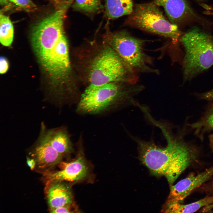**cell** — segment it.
Here are the masks:
<instances>
[{"label":"cell","instance_id":"obj_1","mask_svg":"<svg viewBox=\"0 0 213 213\" xmlns=\"http://www.w3.org/2000/svg\"><path fill=\"white\" fill-rule=\"evenodd\" d=\"M152 122L161 130L167 145L161 147L152 142L134 138L138 144L139 159L152 174L164 176L171 186L194 161L196 155L186 145L173 136L168 126L154 119Z\"/></svg>","mask_w":213,"mask_h":213},{"label":"cell","instance_id":"obj_2","mask_svg":"<svg viewBox=\"0 0 213 213\" xmlns=\"http://www.w3.org/2000/svg\"><path fill=\"white\" fill-rule=\"evenodd\" d=\"M31 41L38 61L50 78L57 82L65 79L70 64L63 27L51 21L41 22L33 28Z\"/></svg>","mask_w":213,"mask_h":213},{"label":"cell","instance_id":"obj_3","mask_svg":"<svg viewBox=\"0 0 213 213\" xmlns=\"http://www.w3.org/2000/svg\"><path fill=\"white\" fill-rule=\"evenodd\" d=\"M143 88L132 83H128L125 85L114 82L102 85L91 91H84L78 105V111L96 114L118 104L135 103L133 97Z\"/></svg>","mask_w":213,"mask_h":213},{"label":"cell","instance_id":"obj_4","mask_svg":"<svg viewBox=\"0 0 213 213\" xmlns=\"http://www.w3.org/2000/svg\"><path fill=\"white\" fill-rule=\"evenodd\" d=\"M185 54L183 62L185 80L191 79L213 65V37L197 27L180 39Z\"/></svg>","mask_w":213,"mask_h":213},{"label":"cell","instance_id":"obj_5","mask_svg":"<svg viewBox=\"0 0 213 213\" xmlns=\"http://www.w3.org/2000/svg\"><path fill=\"white\" fill-rule=\"evenodd\" d=\"M136 73L112 48H106L93 60L89 75L90 84L85 91L116 81L136 83L137 80Z\"/></svg>","mask_w":213,"mask_h":213},{"label":"cell","instance_id":"obj_6","mask_svg":"<svg viewBox=\"0 0 213 213\" xmlns=\"http://www.w3.org/2000/svg\"><path fill=\"white\" fill-rule=\"evenodd\" d=\"M158 7L154 2L136 4L130 14L128 24L176 42L181 37V31L176 24L165 18Z\"/></svg>","mask_w":213,"mask_h":213},{"label":"cell","instance_id":"obj_7","mask_svg":"<svg viewBox=\"0 0 213 213\" xmlns=\"http://www.w3.org/2000/svg\"><path fill=\"white\" fill-rule=\"evenodd\" d=\"M108 39L112 48L135 72L159 73L158 70L150 66L151 59L144 50L145 40L135 38L125 31L112 34Z\"/></svg>","mask_w":213,"mask_h":213},{"label":"cell","instance_id":"obj_8","mask_svg":"<svg viewBox=\"0 0 213 213\" xmlns=\"http://www.w3.org/2000/svg\"><path fill=\"white\" fill-rule=\"evenodd\" d=\"M213 176V166L197 174H191L171 185L166 202L182 203L194 190L201 186Z\"/></svg>","mask_w":213,"mask_h":213},{"label":"cell","instance_id":"obj_9","mask_svg":"<svg viewBox=\"0 0 213 213\" xmlns=\"http://www.w3.org/2000/svg\"><path fill=\"white\" fill-rule=\"evenodd\" d=\"M60 163L61 170L49 172L44 175L43 179L46 181L47 185L56 182L78 180L82 179L87 175L88 168L85 159L81 153L73 161Z\"/></svg>","mask_w":213,"mask_h":213},{"label":"cell","instance_id":"obj_10","mask_svg":"<svg viewBox=\"0 0 213 213\" xmlns=\"http://www.w3.org/2000/svg\"><path fill=\"white\" fill-rule=\"evenodd\" d=\"M40 130V135L59 153L63 155L72 151V144L69 134L64 128L47 129L42 122Z\"/></svg>","mask_w":213,"mask_h":213},{"label":"cell","instance_id":"obj_11","mask_svg":"<svg viewBox=\"0 0 213 213\" xmlns=\"http://www.w3.org/2000/svg\"><path fill=\"white\" fill-rule=\"evenodd\" d=\"M36 164L40 168H51L61 162L62 155L54 149L39 135L33 151Z\"/></svg>","mask_w":213,"mask_h":213},{"label":"cell","instance_id":"obj_12","mask_svg":"<svg viewBox=\"0 0 213 213\" xmlns=\"http://www.w3.org/2000/svg\"><path fill=\"white\" fill-rule=\"evenodd\" d=\"M164 8L169 21L176 24L194 14L186 0H155Z\"/></svg>","mask_w":213,"mask_h":213},{"label":"cell","instance_id":"obj_13","mask_svg":"<svg viewBox=\"0 0 213 213\" xmlns=\"http://www.w3.org/2000/svg\"><path fill=\"white\" fill-rule=\"evenodd\" d=\"M47 186L46 196L50 209L71 204L72 196L68 185L56 182Z\"/></svg>","mask_w":213,"mask_h":213},{"label":"cell","instance_id":"obj_14","mask_svg":"<svg viewBox=\"0 0 213 213\" xmlns=\"http://www.w3.org/2000/svg\"><path fill=\"white\" fill-rule=\"evenodd\" d=\"M213 204V196L208 195L194 202L183 204L177 202H166L162 211L164 213H193Z\"/></svg>","mask_w":213,"mask_h":213},{"label":"cell","instance_id":"obj_15","mask_svg":"<svg viewBox=\"0 0 213 213\" xmlns=\"http://www.w3.org/2000/svg\"><path fill=\"white\" fill-rule=\"evenodd\" d=\"M105 8L107 17L114 19L130 15L133 7L132 0H105Z\"/></svg>","mask_w":213,"mask_h":213},{"label":"cell","instance_id":"obj_16","mask_svg":"<svg viewBox=\"0 0 213 213\" xmlns=\"http://www.w3.org/2000/svg\"><path fill=\"white\" fill-rule=\"evenodd\" d=\"M14 29L9 17L2 14L0 15V41L1 44L6 46H10L13 41Z\"/></svg>","mask_w":213,"mask_h":213},{"label":"cell","instance_id":"obj_17","mask_svg":"<svg viewBox=\"0 0 213 213\" xmlns=\"http://www.w3.org/2000/svg\"><path fill=\"white\" fill-rule=\"evenodd\" d=\"M74 8L78 11L92 13L101 7V0H75Z\"/></svg>","mask_w":213,"mask_h":213},{"label":"cell","instance_id":"obj_18","mask_svg":"<svg viewBox=\"0 0 213 213\" xmlns=\"http://www.w3.org/2000/svg\"><path fill=\"white\" fill-rule=\"evenodd\" d=\"M13 3L18 8L26 11L30 12L35 10L36 5L32 0H9Z\"/></svg>","mask_w":213,"mask_h":213},{"label":"cell","instance_id":"obj_19","mask_svg":"<svg viewBox=\"0 0 213 213\" xmlns=\"http://www.w3.org/2000/svg\"><path fill=\"white\" fill-rule=\"evenodd\" d=\"M70 204L61 206L53 209H50L51 213H71L73 212L71 210Z\"/></svg>","mask_w":213,"mask_h":213},{"label":"cell","instance_id":"obj_20","mask_svg":"<svg viewBox=\"0 0 213 213\" xmlns=\"http://www.w3.org/2000/svg\"><path fill=\"white\" fill-rule=\"evenodd\" d=\"M0 73L3 74L6 73L8 68V63L7 59L4 57H1L0 58Z\"/></svg>","mask_w":213,"mask_h":213},{"label":"cell","instance_id":"obj_21","mask_svg":"<svg viewBox=\"0 0 213 213\" xmlns=\"http://www.w3.org/2000/svg\"><path fill=\"white\" fill-rule=\"evenodd\" d=\"M26 162L28 165L30 169L31 170H33L35 168L36 164V160L27 157Z\"/></svg>","mask_w":213,"mask_h":213},{"label":"cell","instance_id":"obj_22","mask_svg":"<svg viewBox=\"0 0 213 213\" xmlns=\"http://www.w3.org/2000/svg\"><path fill=\"white\" fill-rule=\"evenodd\" d=\"M206 122L208 125L213 128V111L207 117Z\"/></svg>","mask_w":213,"mask_h":213},{"label":"cell","instance_id":"obj_23","mask_svg":"<svg viewBox=\"0 0 213 213\" xmlns=\"http://www.w3.org/2000/svg\"><path fill=\"white\" fill-rule=\"evenodd\" d=\"M203 98L206 99H211L213 98V89L203 95Z\"/></svg>","mask_w":213,"mask_h":213},{"label":"cell","instance_id":"obj_24","mask_svg":"<svg viewBox=\"0 0 213 213\" xmlns=\"http://www.w3.org/2000/svg\"><path fill=\"white\" fill-rule=\"evenodd\" d=\"M0 3L2 5H7L9 3L7 0H0Z\"/></svg>","mask_w":213,"mask_h":213},{"label":"cell","instance_id":"obj_25","mask_svg":"<svg viewBox=\"0 0 213 213\" xmlns=\"http://www.w3.org/2000/svg\"><path fill=\"white\" fill-rule=\"evenodd\" d=\"M211 141L212 144V146L213 147V135L211 137Z\"/></svg>","mask_w":213,"mask_h":213},{"label":"cell","instance_id":"obj_26","mask_svg":"<svg viewBox=\"0 0 213 213\" xmlns=\"http://www.w3.org/2000/svg\"><path fill=\"white\" fill-rule=\"evenodd\" d=\"M198 0L199 1H204V0Z\"/></svg>","mask_w":213,"mask_h":213}]
</instances>
